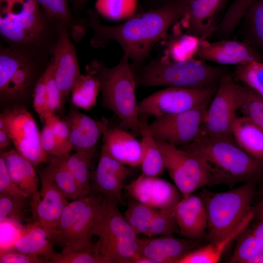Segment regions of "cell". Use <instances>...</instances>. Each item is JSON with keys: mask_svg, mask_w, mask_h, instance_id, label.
I'll return each instance as SVG.
<instances>
[{"mask_svg": "<svg viewBox=\"0 0 263 263\" xmlns=\"http://www.w3.org/2000/svg\"><path fill=\"white\" fill-rule=\"evenodd\" d=\"M132 172L130 168L114 158L102 144L97 166L91 173L90 194L100 193L123 204L121 193L124 182Z\"/></svg>", "mask_w": 263, "mask_h": 263, "instance_id": "cell-18", "label": "cell"}, {"mask_svg": "<svg viewBox=\"0 0 263 263\" xmlns=\"http://www.w3.org/2000/svg\"><path fill=\"white\" fill-rule=\"evenodd\" d=\"M201 242L172 235L138 237V254L150 263H178L185 255L200 246Z\"/></svg>", "mask_w": 263, "mask_h": 263, "instance_id": "cell-21", "label": "cell"}, {"mask_svg": "<svg viewBox=\"0 0 263 263\" xmlns=\"http://www.w3.org/2000/svg\"><path fill=\"white\" fill-rule=\"evenodd\" d=\"M58 40L53 56L55 81L61 93L63 105L81 75L76 48L69 29L63 22L58 25Z\"/></svg>", "mask_w": 263, "mask_h": 263, "instance_id": "cell-17", "label": "cell"}, {"mask_svg": "<svg viewBox=\"0 0 263 263\" xmlns=\"http://www.w3.org/2000/svg\"><path fill=\"white\" fill-rule=\"evenodd\" d=\"M247 263H263V253L250 259Z\"/></svg>", "mask_w": 263, "mask_h": 263, "instance_id": "cell-53", "label": "cell"}, {"mask_svg": "<svg viewBox=\"0 0 263 263\" xmlns=\"http://www.w3.org/2000/svg\"><path fill=\"white\" fill-rule=\"evenodd\" d=\"M184 0H174L159 7L135 13L123 22L114 26L104 25L96 9H90L84 22L94 35L90 46L105 48L111 40L116 42L132 62V69L147 61L154 46L170 28L187 13Z\"/></svg>", "mask_w": 263, "mask_h": 263, "instance_id": "cell-1", "label": "cell"}, {"mask_svg": "<svg viewBox=\"0 0 263 263\" xmlns=\"http://www.w3.org/2000/svg\"><path fill=\"white\" fill-rule=\"evenodd\" d=\"M94 155L91 152L75 151L63 158L68 169L87 196L90 194V168Z\"/></svg>", "mask_w": 263, "mask_h": 263, "instance_id": "cell-37", "label": "cell"}, {"mask_svg": "<svg viewBox=\"0 0 263 263\" xmlns=\"http://www.w3.org/2000/svg\"><path fill=\"white\" fill-rule=\"evenodd\" d=\"M241 20L244 41L263 57V0L254 1Z\"/></svg>", "mask_w": 263, "mask_h": 263, "instance_id": "cell-34", "label": "cell"}, {"mask_svg": "<svg viewBox=\"0 0 263 263\" xmlns=\"http://www.w3.org/2000/svg\"><path fill=\"white\" fill-rule=\"evenodd\" d=\"M1 120L15 149L34 168L46 163L48 156L40 145L38 126L31 113L24 107L8 109L0 113Z\"/></svg>", "mask_w": 263, "mask_h": 263, "instance_id": "cell-13", "label": "cell"}, {"mask_svg": "<svg viewBox=\"0 0 263 263\" xmlns=\"http://www.w3.org/2000/svg\"><path fill=\"white\" fill-rule=\"evenodd\" d=\"M102 136L103 145L114 158L131 167L141 165L142 144L134 136L121 128H108Z\"/></svg>", "mask_w": 263, "mask_h": 263, "instance_id": "cell-26", "label": "cell"}, {"mask_svg": "<svg viewBox=\"0 0 263 263\" xmlns=\"http://www.w3.org/2000/svg\"><path fill=\"white\" fill-rule=\"evenodd\" d=\"M43 124L50 127L60 146L64 158L68 156L73 150L67 122L55 114L51 113L48 116Z\"/></svg>", "mask_w": 263, "mask_h": 263, "instance_id": "cell-43", "label": "cell"}, {"mask_svg": "<svg viewBox=\"0 0 263 263\" xmlns=\"http://www.w3.org/2000/svg\"><path fill=\"white\" fill-rule=\"evenodd\" d=\"M27 199L0 193V222L9 221L21 225Z\"/></svg>", "mask_w": 263, "mask_h": 263, "instance_id": "cell-41", "label": "cell"}, {"mask_svg": "<svg viewBox=\"0 0 263 263\" xmlns=\"http://www.w3.org/2000/svg\"><path fill=\"white\" fill-rule=\"evenodd\" d=\"M140 133L143 150L142 174L148 176L162 174L166 169L164 158L145 118H140Z\"/></svg>", "mask_w": 263, "mask_h": 263, "instance_id": "cell-32", "label": "cell"}, {"mask_svg": "<svg viewBox=\"0 0 263 263\" xmlns=\"http://www.w3.org/2000/svg\"><path fill=\"white\" fill-rule=\"evenodd\" d=\"M0 154L3 157L8 172L19 188L27 196L29 203L40 198L39 179L32 163L15 148Z\"/></svg>", "mask_w": 263, "mask_h": 263, "instance_id": "cell-25", "label": "cell"}, {"mask_svg": "<svg viewBox=\"0 0 263 263\" xmlns=\"http://www.w3.org/2000/svg\"><path fill=\"white\" fill-rule=\"evenodd\" d=\"M208 104L183 113L155 116L149 124L150 130L155 138L175 147L190 144L201 135V127Z\"/></svg>", "mask_w": 263, "mask_h": 263, "instance_id": "cell-14", "label": "cell"}, {"mask_svg": "<svg viewBox=\"0 0 263 263\" xmlns=\"http://www.w3.org/2000/svg\"><path fill=\"white\" fill-rule=\"evenodd\" d=\"M244 94L245 86L238 84L228 73L224 75L207 108L200 135L222 138L235 143L232 127Z\"/></svg>", "mask_w": 263, "mask_h": 263, "instance_id": "cell-10", "label": "cell"}, {"mask_svg": "<svg viewBox=\"0 0 263 263\" xmlns=\"http://www.w3.org/2000/svg\"><path fill=\"white\" fill-rule=\"evenodd\" d=\"M53 56L44 73L45 77L48 106L50 113L55 114L63 106L62 96L55 81L53 71Z\"/></svg>", "mask_w": 263, "mask_h": 263, "instance_id": "cell-44", "label": "cell"}, {"mask_svg": "<svg viewBox=\"0 0 263 263\" xmlns=\"http://www.w3.org/2000/svg\"><path fill=\"white\" fill-rule=\"evenodd\" d=\"M174 0H146L148 5L147 10L159 7Z\"/></svg>", "mask_w": 263, "mask_h": 263, "instance_id": "cell-50", "label": "cell"}, {"mask_svg": "<svg viewBox=\"0 0 263 263\" xmlns=\"http://www.w3.org/2000/svg\"><path fill=\"white\" fill-rule=\"evenodd\" d=\"M258 185L256 182H247L222 192L203 188L200 196L207 215L206 241L218 242L241 223L251 211L252 202Z\"/></svg>", "mask_w": 263, "mask_h": 263, "instance_id": "cell-6", "label": "cell"}, {"mask_svg": "<svg viewBox=\"0 0 263 263\" xmlns=\"http://www.w3.org/2000/svg\"><path fill=\"white\" fill-rule=\"evenodd\" d=\"M44 125L39 136L42 149L48 156L64 158L60 146L50 127L47 124Z\"/></svg>", "mask_w": 263, "mask_h": 263, "instance_id": "cell-46", "label": "cell"}, {"mask_svg": "<svg viewBox=\"0 0 263 263\" xmlns=\"http://www.w3.org/2000/svg\"><path fill=\"white\" fill-rule=\"evenodd\" d=\"M136 87L167 86L200 89L219 83L227 73L221 66L195 59L170 61L156 57L132 69Z\"/></svg>", "mask_w": 263, "mask_h": 263, "instance_id": "cell-5", "label": "cell"}, {"mask_svg": "<svg viewBox=\"0 0 263 263\" xmlns=\"http://www.w3.org/2000/svg\"><path fill=\"white\" fill-rule=\"evenodd\" d=\"M89 0H73L72 2L75 11L79 13Z\"/></svg>", "mask_w": 263, "mask_h": 263, "instance_id": "cell-52", "label": "cell"}, {"mask_svg": "<svg viewBox=\"0 0 263 263\" xmlns=\"http://www.w3.org/2000/svg\"><path fill=\"white\" fill-rule=\"evenodd\" d=\"M51 60L21 56L0 41V100L19 101L33 94Z\"/></svg>", "mask_w": 263, "mask_h": 263, "instance_id": "cell-8", "label": "cell"}, {"mask_svg": "<svg viewBox=\"0 0 263 263\" xmlns=\"http://www.w3.org/2000/svg\"><path fill=\"white\" fill-rule=\"evenodd\" d=\"M99 92L100 84L97 78L86 72V75H81L71 91L72 104L77 108L89 110L96 104Z\"/></svg>", "mask_w": 263, "mask_h": 263, "instance_id": "cell-36", "label": "cell"}, {"mask_svg": "<svg viewBox=\"0 0 263 263\" xmlns=\"http://www.w3.org/2000/svg\"><path fill=\"white\" fill-rule=\"evenodd\" d=\"M254 219L236 238L229 263H247L263 253V217Z\"/></svg>", "mask_w": 263, "mask_h": 263, "instance_id": "cell-29", "label": "cell"}, {"mask_svg": "<svg viewBox=\"0 0 263 263\" xmlns=\"http://www.w3.org/2000/svg\"><path fill=\"white\" fill-rule=\"evenodd\" d=\"M252 209L241 223L229 235L218 242L208 243L200 246L185 255L178 263H218L224 251L254 220Z\"/></svg>", "mask_w": 263, "mask_h": 263, "instance_id": "cell-27", "label": "cell"}, {"mask_svg": "<svg viewBox=\"0 0 263 263\" xmlns=\"http://www.w3.org/2000/svg\"><path fill=\"white\" fill-rule=\"evenodd\" d=\"M173 212L181 236L200 241L206 240L207 215L200 196L191 194L182 197L174 207Z\"/></svg>", "mask_w": 263, "mask_h": 263, "instance_id": "cell-24", "label": "cell"}, {"mask_svg": "<svg viewBox=\"0 0 263 263\" xmlns=\"http://www.w3.org/2000/svg\"><path fill=\"white\" fill-rule=\"evenodd\" d=\"M60 21L50 19L37 0H0V35L21 56L51 60Z\"/></svg>", "mask_w": 263, "mask_h": 263, "instance_id": "cell-2", "label": "cell"}, {"mask_svg": "<svg viewBox=\"0 0 263 263\" xmlns=\"http://www.w3.org/2000/svg\"><path fill=\"white\" fill-rule=\"evenodd\" d=\"M0 193L7 194L17 197L28 199L11 179L7 169L4 158L0 155Z\"/></svg>", "mask_w": 263, "mask_h": 263, "instance_id": "cell-47", "label": "cell"}, {"mask_svg": "<svg viewBox=\"0 0 263 263\" xmlns=\"http://www.w3.org/2000/svg\"><path fill=\"white\" fill-rule=\"evenodd\" d=\"M99 239L95 243L77 249L63 248L60 253L55 252L49 259L53 263H111L100 252Z\"/></svg>", "mask_w": 263, "mask_h": 263, "instance_id": "cell-35", "label": "cell"}, {"mask_svg": "<svg viewBox=\"0 0 263 263\" xmlns=\"http://www.w3.org/2000/svg\"><path fill=\"white\" fill-rule=\"evenodd\" d=\"M252 209L254 212V219L263 217V198L258 203L252 207Z\"/></svg>", "mask_w": 263, "mask_h": 263, "instance_id": "cell-51", "label": "cell"}, {"mask_svg": "<svg viewBox=\"0 0 263 263\" xmlns=\"http://www.w3.org/2000/svg\"><path fill=\"white\" fill-rule=\"evenodd\" d=\"M193 57L224 65H244L263 62V57L246 42L223 39L207 42L201 41Z\"/></svg>", "mask_w": 263, "mask_h": 263, "instance_id": "cell-20", "label": "cell"}, {"mask_svg": "<svg viewBox=\"0 0 263 263\" xmlns=\"http://www.w3.org/2000/svg\"><path fill=\"white\" fill-rule=\"evenodd\" d=\"M49 263L46 259L38 256L28 254L15 250L0 251V263Z\"/></svg>", "mask_w": 263, "mask_h": 263, "instance_id": "cell-48", "label": "cell"}, {"mask_svg": "<svg viewBox=\"0 0 263 263\" xmlns=\"http://www.w3.org/2000/svg\"><path fill=\"white\" fill-rule=\"evenodd\" d=\"M34 108L44 123L49 113L48 106L45 77L44 73L37 82L33 93Z\"/></svg>", "mask_w": 263, "mask_h": 263, "instance_id": "cell-45", "label": "cell"}, {"mask_svg": "<svg viewBox=\"0 0 263 263\" xmlns=\"http://www.w3.org/2000/svg\"><path fill=\"white\" fill-rule=\"evenodd\" d=\"M173 208L157 209L134 200L128 205L124 217L137 235H170L179 233Z\"/></svg>", "mask_w": 263, "mask_h": 263, "instance_id": "cell-15", "label": "cell"}, {"mask_svg": "<svg viewBox=\"0 0 263 263\" xmlns=\"http://www.w3.org/2000/svg\"><path fill=\"white\" fill-rule=\"evenodd\" d=\"M138 0H97L95 9L111 19L128 18L135 13Z\"/></svg>", "mask_w": 263, "mask_h": 263, "instance_id": "cell-39", "label": "cell"}, {"mask_svg": "<svg viewBox=\"0 0 263 263\" xmlns=\"http://www.w3.org/2000/svg\"><path fill=\"white\" fill-rule=\"evenodd\" d=\"M129 60L124 53L118 64L109 67L102 60L94 59L86 65V71L97 78L102 105L118 117L120 128L140 133L136 86Z\"/></svg>", "mask_w": 263, "mask_h": 263, "instance_id": "cell-4", "label": "cell"}, {"mask_svg": "<svg viewBox=\"0 0 263 263\" xmlns=\"http://www.w3.org/2000/svg\"><path fill=\"white\" fill-rule=\"evenodd\" d=\"M64 119L69 128L72 150L95 153L99 139L108 128V120L104 117L101 120H94L80 112L73 104Z\"/></svg>", "mask_w": 263, "mask_h": 263, "instance_id": "cell-23", "label": "cell"}, {"mask_svg": "<svg viewBox=\"0 0 263 263\" xmlns=\"http://www.w3.org/2000/svg\"><path fill=\"white\" fill-rule=\"evenodd\" d=\"M256 0H234L223 16L212 35L226 39L240 22L250 5Z\"/></svg>", "mask_w": 263, "mask_h": 263, "instance_id": "cell-38", "label": "cell"}, {"mask_svg": "<svg viewBox=\"0 0 263 263\" xmlns=\"http://www.w3.org/2000/svg\"><path fill=\"white\" fill-rule=\"evenodd\" d=\"M44 169L67 199L75 200L87 196L68 169L63 158L49 156Z\"/></svg>", "mask_w": 263, "mask_h": 263, "instance_id": "cell-33", "label": "cell"}, {"mask_svg": "<svg viewBox=\"0 0 263 263\" xmlns=\"http://www.w3.org/2000/svg\"><path fill=\"white\" fill-rule=\"evenodd\" d=\"M12 143L10 138L1 120H0V149L2 150Z\"/></svg>", "mask_w": 263, "mask_h": 263, "instance_id": "cell-49", "label": "cell"}, {"mask_svg": "<svg viewBox=\"0 0 263 263\" xmlns=\"http://www.w3.org/2000/svg\"><path fill=\"white\" fill-rule=\"evenodd\" d=\"M104 195L89 194L73 200L65 207L51 241L72 249L91 245L99 210Z\"/></svg>", "mask_w": 263, "mask_h": 263, "instance_id": "cell-9", "label": "cell"}, {"mask_svg": "<svg viewBox=\"0 0 263 263\" xmlns=\"http://www.w3.org/2000/svg\"><path fill=\"white\" fill-rule=\"evenodd\" d=\"M239 110L243 114L263 129V97L245 86L244 98Z\"/></svg>", "mask_w": 263, "mask_h": 263, "instance_id": "cell-42", "label": "cell"}, {"mask_svg": "<svg viewBox=\"0 0 263 263\" xmlns=\"http://www.w3.org/2000/svg\"><path fill=\"white\" fill-rule=\"evenodd\" d=\"M179 148L200 157L210 173L207 186L254 181L263 184V162L240 149L235 143L215 137L200 135L190 144Z\"/></svg>", "mask_w": 263, "mask_h": 263, "instance_id": "cell-3", "label": "cell"}, {"mask_svg": "<svg viewBox=\"0 0 263 263\" xmlns=\"http://www.w3.org/2000/svg\"><path fill=\"white\" fill-rule=\"evenodd\" d=\"M51 20L61 21L68 27L71 38L75 43L79 42L88 28L83 19L74 18L69 8L68 0H37Z\"/></svg>", "mask_w": 263, "mask_h": 263, "instance_id": "cell-30", "label": "cell"}, {"mask_svg": "<svg viewBox=\"0 0 263 263\" xmlns=\"http://www.w3.org/2000/svg\"><path fill=\"white\" fill-rule=\"evenodd\" d=\"M218 85L200 89L168 87L153 93L138 103L139 114L154 116L173 114L209 103Z\"/></svg>", "mask_w": 263, "mask_h": 263, "instance_id": "cell-12", "label": "cell"}, {"mask_svg": "<svg viewBox=\"0 0 263 263\" xmlns=\"http://www.w3.org/2000/svg\"><path fill=\"white\" fill-rule=\"evenodd\" d=\"M119 202L104 196L94 230L100 252L111 263H135L139 258L137 235L118 208Z\"/></svg>", "mask_w": 263, "mask_h": 263, "instance_id": "cell-7", "label": "cell"}, {"mask_svg": "<svg viewBox=\"0 0 263 263\" xmlns=\"http://www.w3.org/2000/svg\"><path fill=\"white\" fill-rule=\"evenodd\" d=\"M236 145L251 157L263 162V129L249 118L237 117L232 127Z\"/></svg>", "mask_w": 263, "mask_h": 263, "instance_id": "cell-28", "label": "cell"}, {"mask_svg": "<svg viewBox=\"0 0 263 263\" xmlns=\"http://www.w3.org/2000/svg\"><path fill=\"white\" fill-rule=\"evenodd\" d=\"M155 139L163 155L165 168L183 198L207 186L210 173L200 157L164 140Z\"/></svg>", "mask_w": 263, "mask_h": 263, "instance_id": "cell-11", "label": "cell"}, {"mask_svg": "<svg viewBox=\"0 0 263 263\" xmlns=\"http://www.w3.org/2000/svg\"><path fill=\"white\" fill-rule=\"evenodd\" d=\"M53 244L39 222L37 221L25 229L10 250L43 256L49 262V258L55 252Z\"/></svg>", "mask_w": 263, "mask_h": 263, "instance_id": "cell-31", "label": "cell"}, {"mask_svg": "<svg viewBox=\"0 0 263 263\" xmlns=\"http://www.w3.org/2000/svg\"><path fill=\"white\" fill-rule=\"evenodd\" d=\"M124 188L134 200L157 209L173 208L182 198L176 186L156 176L142 174Z\"/></svg>", "mask_w": 263, "mask_h": 263, "instance_id": "cell-19", "label": "cell"}, {"mask_svg": "<svg viewBox=\"0 0 263 263\" xmlns=\"http://www.w3.org/2000/svg\"><path fill=\"white\" fill-rule=\"evenodd\" d=\"M227 0H184L187 13L180 20L187 33L205 40L220 22Z\"/></svg>", "mask_w": 263, "mask_h": 263, "instance_id": "cell-22", "label": "cell"}, {"mask_svg": "<svg viewBox=\"0 0 263 263\" xmlns=\"http://www.w3.org/2000/svg\"><path fill=\"white\" fill-rule=\"evenodd\" d=\"M234 78L263 97V62H254L237 66Z\"/></svg>", "mask_w": 263, "mask_h": 263, "instance_id": "cell-40", "label": "cell"}, {"mask_svg": "<svg viewBox=\"0 0 263 263\" xmlns=\"http://www.w3.org/2000/svg\"><path fill=\"white\" fill-rule=\"evenodd\" d=\"M37 168L40 183V198L30 206L36 221L39 222L51 241L63 209L69 202L47 174L44 167L39 165Z\"/></svg>", "mask_w": 263, "mask_h": 263, "instance_id": "cell-16", "label": "cell"}]
</instances>
